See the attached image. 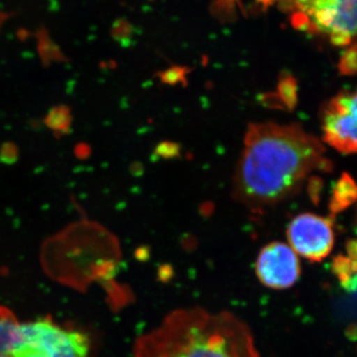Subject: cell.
Returning a JSON list of instances; mask_svg holds the SVG:
<instances>
[{
	"mask_svg": "<svg viewBox=\"0 0 357 357\" xmlns=\"http://www.w3.org/2000/svg\"><path fill=\"white\" fill-rule=\"evenodd\" d=\"M182 79H184V70L182 68H173L162 75V79L168 84L177 83Z\"/></svg>",
	"mask_w": 357,
	"mask_h": 357,
	"instance_id": "cell-14",
	"label": "cell"
},
{
	"mask_svg": "<svg viewBox=\"0 0 357 357\" xmlns=\"http://www.w3.org/2000/svg\"><path fill=\"white\" fill-rule=\"evenodd\" d=\"M278 98L288 109L295 107L297 103V84L292 77H285L279 82Z\"/></svg>",
	"mask_w": 357,
	"mask_h": 357,
	"instance_id": "cell-12",
	"label": "cell"
},
{
	"mask_svg": "<svg viewBox=\"0 0 357 357\" xmlns=\"http://www.w3.org/2000/svg\"><path fill=\"white\" fill-rule=\"evenodd\" d=\"M340 74L344 76H352L356 72V46L352 44L349 49L344 52L340 59Z\"/></svg>",
	"mask_w": 357,
	"mask_h": 357,
	"instance_id": "cell-13",
	"label": "cell"
},
{
	"mask_svg": "<svg viewBox=\"0 0 357 357\" xmlns=\"http://www.w3.org/2000/svg\"><path fill=\"white\" fill-rule=\"evenodd\" d=\"M357 190L354 178L349 174H342L333 190L330 201L332 215H337L356 202Z\"/></svg>",
	"mask_w": 357,
	"mask_h": 357,
	"instance_id": "cell-9",
	"label": "cell"
},
{
	"mask_svg": "<svg viewBox=\"0 0 357 357\" xmlns=\"http://www.w3.org/2000/svg\"><path fill=\"white\" fill-rule=\"evenodd\" d=\"M0 357H13V356H9V354H6V356H0Z\"/></svg>",
	"mask_w": 357,
	"mask_h": 357,
	"instance_id": "cell-15",
	"label": "cell"
},
{
	"mask_svg": "<svg viewBox=\"0 0 357 357\" xmlns=\"http://www.w3.org/2000/svg\"><path fill=\"white\" fill-rule=\"evenodd\" d=\"M287 238L296 255L311 262H321L331 255L335 244L332 220L303 213L289 225Z\"/></svg>",
	"mask_w": 357,
	"mask_h": 357,
	"instance_id": "cell-5",
	"label": "cell"
},
{
	"mask_svg": "<svg viewBox=\"0 0 357 357\" xmlns=\"http://www.w3.org/2000/svg\"><path fill=\"white\" fill-rule=\"evenodd\" d=\"M299 14L293 24L323 33L335 46L351 43L356 32V0H292Z\"/></svg>",
	"mask_w": 357,
	"mask_h": 357,
	"instance_id": "cell-4",
	"label": "cell"
},
{
	"mask_svg": "<svg viewBox=\"0 0 357 357\" xmlns=\"http://www.w3.org/2000/svg\"><path fill=\"white\" fill-rule=\"evenodd\" d=\"M255 273L265 287L286 290L293 287L300 279L299 258L289 244H268L256 259Z\"/></svg>",
	"mask_w": 357,
	"mask_h": 357,
	"instance_id": "cell-7",
	"label": "cell"
},
{
	"mask_svg": "<svg viewBox=\"0 0 357 357\" xmlns=\"http://www.w3.org/2000/svg\"><path fill=\"white\" fill-rule=\"evenodd\" d=\"M91 342L82 331L45 317L20 324L13 357H91Z\"/></svg>",
	"mask_w": 357,
	"mask_h": 357,
	"instance_id": "cell-3",
	"label": "cell"
},
{
	"mask_svg": "<svg viewBox=\"0 0 357 357\" xmlns=\"http://www.w3.org/2000/svg\"><path fill=\"white\" fill-rule=\"evenodd\" d=\"M324 154L323 144L297 124H252L237 167L234 196L252 208L290 198L312 171L332 169Z\"/></svg>",
	"mask_w": 357,
	"mask_h": 357,
	"instance_id": "cell-1",
	"label": "cell"
},
{
	"mask_svg": "<svg viewBox=\"0 0 357 357\" xmlns=\"http://www.w3.org/2000/svg\"><path fill=\"white\" fill-rule=\"evenodd\" d=\"M356 93L342 91L321 112L324 141L344 154L356 151Z\"/></svg>",
	"mask_w": 357,
	"mask_h": 357,
	"instance_id": "cell-6",
	"label": "cell"
},
{
	"mask_svg": "<svg viewBox=\"0 0 357 357\" xmlns=\"http://www.w3.org/2000/svg\"><path fill=\"white\" fill-rule=\"evenodd\" d=\"M133 357H261L250 328L229 312H171L137 338Z\"/></svg>",
	"mask_w": 357,
	"mask_h": 357,
	"instance_id": "cell-2",
	"label": "cell"
},
{
	"mask_svg": "<svg viewBox=\"0 0 357 357\" xmlns=\"http://www.w3.org/2000/svg\"><path fill=\"white\" fill-rule=\"evenodd\" d=\"M44 121L56 135H64L69 133L72 126V112L66 105H57L48 112Z\"/></svg>",
	"mask_w": 357,
	"mask_h": 357,
	"instance_id": "cell-11",
	"label": "cell"
},
{
	"mask_svg": "<svg viewBox=\"0 0 357 357\" xmlns=\"http://www.w3.org/2000/svg\"><path fill=\"white\" fill-rule=\"evenodd\" d=\"M347 256L340 255L333 261V273L337 277L342 286L349 291H354L356 281V244L349 241L347 245Z\"/></svg>",
	"mask_w": 357,
	"mask_h": 357,
	"instance_id": "cell-8",
	"label": "cell"
},
{
	"mask_svg": "<svg viewBox=\"0 0 357 357\" xmlns=\"http://www.w3.org/2000/svg\"><path fill=\"white\" fill-rule=\"evenodd\" d=\"M20 323L8 307L0 306V356H10L20 331Z\"/></svg>",
	"mask_w": 357,
	"mask_h": 357,
	"instance_id": "cell-10",
	"label": "cell"
}]
</instances>
